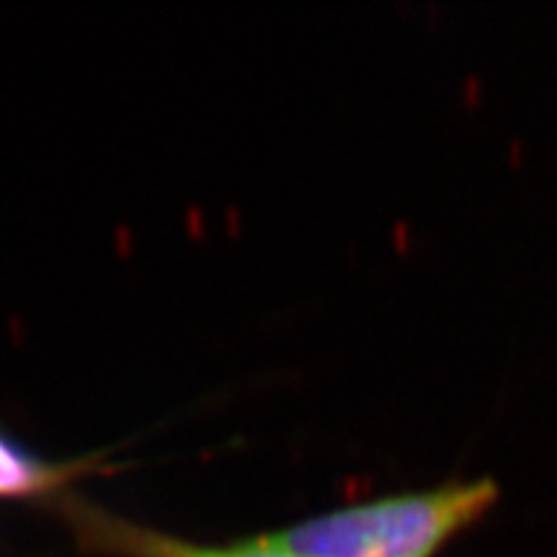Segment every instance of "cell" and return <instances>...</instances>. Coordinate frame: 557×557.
Listing matches in <instances>:
<instances>
[{"mask_svg":"<svg viewBox=\"0 0 557 557\" xmlns=\"http://www.w3.org/2000/svg\"><path fill=\"white\" fill-rule=\"evenodd\" d=\"M496 500V480H457L333 508L263 537L297 557H436Z\"/></svg>","mask_w":557,"mask_h":557,"instance_id":"cell-1","label":"cell"},{"mask_svg":"<svg viewBox=\"0 0 557 557\" xmlns=\"http://www.w3.org/2000/svg\"><path fill=\"white\" fill-rule=\"evenodd\" d=\"M52 508L67 527L75 545L90 557H297L276 547L263 534L225 542V545L184 540L163 529L120 517L73 493H62L60 498H54Z\"/></svg>","mask_w":557,"mask_h":557,"instance_id":"cell-2","label":"cell"},{"mask_svg":"<svg viewBox=\"0 0 557 557\" xmlns=\"http://www.w3.org/2000/svg\"><path fill=\"white\" fill-rule=\"evenodd\" d=\"M107 470L101 457L50 459L16 442L0 429V498L52 500L70 491L81 478Z\"/></svg>","mask_w":557,"mask_h":557,"instance_id":"cell-3","label":"cell"}]
</instances>
